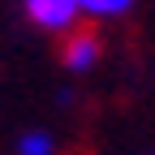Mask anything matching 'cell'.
<instances>
[{"mask_svg": "<svg viewBox=\"0 0 155 155\" xmlns=\"http://www.w3.org/2000/svg\"><path fill=\"white\" fill-rule=\"evenodd\" d=\"M134 5V0H82V13L91 17H116V13H125Z\"/></svg>", "mask_w": 155, "mask_h": 155, "instance_id": "cell-4", "label": "cell"}, {"mask_svg": "<svg viewBox=\"0 0 155 155\" xmlns=\"http://www.w3.org/2000/svg\"><path fill=\"white\" fill-rule=\"evenodd\" d=\"M61 61H65V69H73V73L91 69L95 61H99V35L73 30V35L65 39V48H61Z\"/></svg>", "mask_w": 155, "mask_h": 155, "instance_id": "cell-2", "label": "cell"}, {"mask_svg": "<svg viewBox=\"0 0 155 155\" xmlns=\"http://www.w3.org/2000/svg\"><path fill=\"white\" fill-rule=\"evenodd\" d=\"M78 13H82V0H26V17L39 30H73Z\"/></svg>", "mask_w": 155, "mask_h": 155, "instance_id": "cell-1", "label": "cell"}, {"mask_svg": "<svg viewBox=\"0 0 155 155\" xmlns=\"http://www.w3.org/2000/svg\"><path fill=\"white\" fill-rule=\"evenodd\" d=\"M56 142H52V134L43 129H35V134H22V142H17V155H52Z\"/></svg>", "mask_w": 155, "mask_h": 155, "instance_id": "cell-3", "label": "cell"}]
</instances>
